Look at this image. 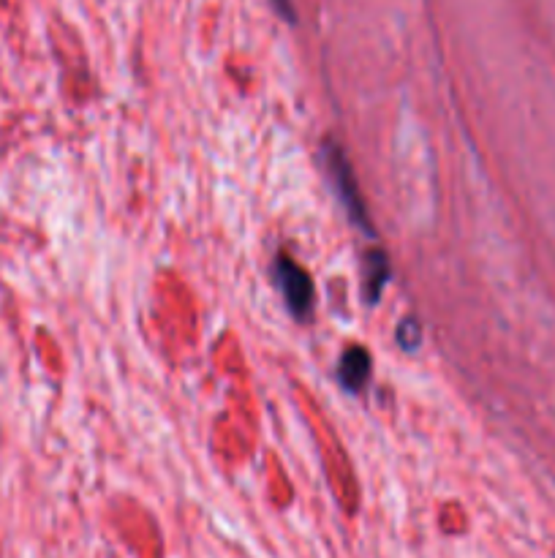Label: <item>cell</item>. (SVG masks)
Wrapping results in <instances>:
<instances>
[{
    "label": "cell",
    "mask_w": 555,
    "mask_h": 558,
    "mask_svg": "<svg viewBox=\"0 0 555 558\" xmlns=\"http://www.w3.org/2000/svg\"><path fill=\"white\" fill-rule=\"evenodd\" d=\"M422 341V330H419L417 319H403L398 327V343L403 349H417Z\"/></svg>",
    "instance_id": "5"
},
{
    "label": "cell",
    "mask_w": 555,
    "mask_h": 558,
    "mask_svg": "<svg viewBox=\"0 0 555 558\" xmlns=\"http://www.w3.org/2000/svg\"><path fill=\"white\" fill-rule=\"evenodd\" d=\"M390 275V259H387V254L381 248H373V251L365 254V284H362V292H365L370 305L379 303L381 292L390 284Z\"/></svg>",
    "instance_id": "4"
},
{
    "label": "cell",
    "mask_w": 555,
    "mask_h": 558,
    "mask_svg": "<svg viewBox=\"0 0 555 558\" xmlns=\"http://www.w3.org/2000/svg\"><path fill=\"white\" fill-rule=\"evenodd\" d=\"M275 3V9L281 11L283 17L286 20H294V6H292V0H273Z\"/></svg>",
    "instance_id": "6"
},
{
    "label": "cell",
    "mask_w": 555,
    "mask_h": 558,
    "mask_svg": "<svg viewBox=\"0 0 555 558\" xmlns=\"http://www.w3.org/2000/svg\"><path fill=\"white\" fill-rule=\"evenodd\" d=\"M370 379V354L362 346H349L341 354V363H338V382L343 384V390L357 395L365 390V384Z\"/></svg>",
    "instance_id": "3"
},
{
    "label": "cell",
    "mask_w": 555,
    "mask_h": 558,
    "mask_svg": "<svg viewBox=\"0 0 555 558\" xmlns=\"http://www.w3.org/2000/svg\"><path fill=\"white\" fill-rule=\"evenodd\" d=\"M324 164H327V172L332 177V186L341 196L343 207H346V213L354 224L360 226L362 232L368 237H373V226H370V216H368V207L362 202V194H360V186H357V177H354V169H351L349 158L343 153L341 145H335V142H327L324 147Z\"/></svg>",
    "instance_id": "1"
},
{
    "label": "cell",
    "mask_w": 555,
    "mask_h": 558,
    "mask_svg": "<svg viewBox=\"0 0 555 558\" xmlns=\"http://www.w3.org/2000/svg\"><path fill=\"white\" fill-rule=\"evenodd\" d=\"M273 278L275 286L281 289L283 300L289 305V311L297 319H308L313 311V300H316L311 275L305 273L289 254H278L273 262Z\"/></svg>",
    "instance_id": "2"
}]
</instances>
